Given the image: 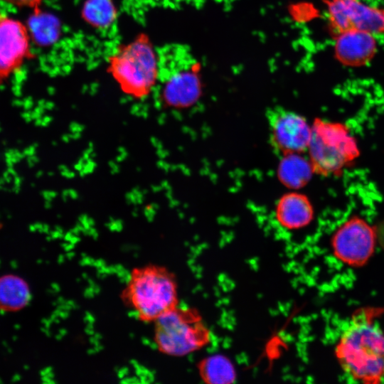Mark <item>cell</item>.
Here are the masks:
<instances>
[{
	"label": "cell",
	"mask_w": 384,
	"mask_h": 384,
	"mask_svg": "<svg viewBox=\"0 0 384 384\" xmlns=\"http://www.w3.org/2000/svg\"><path fill=\"white\" fill-rule=\"evenodd\" d=\"M201 379L208 384H230L235 381L237 372L231 360L220 353L211 354L197 364Z\"/></svg>",
	"instance_id": "obj_13"
},
{
	"label": "cell",
	"mask_w": 384,
	"mask_h": 384,
	"mask_svg": "<svg viewBox=\"0 0 384 384\" xmlns=\"http://www.w3.org/2000/svg\"><path fill=\"white\" fill-rule=\"evenodd\" d=\"M160 58V88L158 97L162 105L182 107L191 104L201 89L200 67L191 52L183 47L169 48ZM158 83V84H159Z\"/></svg>",
	"instance_id": "obj_6"
},
{
	"label": "cell",
	"mask_w": 384,
	"mask_h": 384,
	"mask_svg": "<svg viewBox=\"0 0 384 384\" xmlns=\"http://www.w3.org/2000/svg\"><path fill=\"white\" fill-rule=\"evenodd\" d=\"M31 56L27 27L0 12V82L19 70Z\"/></svg>",
	"instance_id": "obj_10"
},
{
	"label": "cell",
	"mask_w": 384,
	"mask_h": 384,
	"mask_svg": "<svg viewBox=\"0 0 384 384\" xmlns=\"http://www.w3.org/2000/svg\"><path fill=\"white\" fill-rule=\"evenodd\" d=\"M152 324L156 347L166 356H186L211 341L209 327L200 311L193 307L178 304Z\"/></svg>",
	"instance_id": "obj_4"
},
{
	"label": "cell",
	"mask_w": 384,
	"mask_h": 384,
	"mask_svg": "<svg viewBox=\"0 0 384 384\" xmlns=\"http://www.w3.org/2000/svg\"><path fill=\"white\" fill-rule=\"evenodd\" d=\"M383 309L364 307L353 314L336 346V357L354 380L377 384L384 378V331L375 319Z\"/></svg>",
	"instance_id": "obj_1"
},
{
	"label": "cell",
	"mask_w": 384,
	"mask_h": 384,
	"mask_svg": "<svg viewBox=\"0 0 384 384\" xmlns=\"http://www.w3.org/2000/svg\"><path fill=\"white\" fill-rule=\"evenodd\" d=\"M114 9L108 0H90L84 9L89 22L105 26L113 18Z\"/></svg>",
	"instance_id": "obj_15"
},
{
	"label": "cell",
	"mask_w": 384,
	"mask_h": 384,
	"mask_svg": "<svg viewBox=\"0 0 384 384\" xmlns=\"http://www.w3.org/2000/svg\"><path fill=\"white\" fill-rule=\"evenodd\" d=\"M121 299L140 321L152 324L179 304L176 277L167 267L156 264L134 267Z\"/></svg>",
	"instance_id": "obj_2"
},
{
	"label": "cell",
	"mask_w": 384,
	"mask_h": 384,
	"mask_svg": "<svg viewBox=\"0 0 384 384\" xmlns=\"http://www.w3.org/2000/svg\"><path fill=\"white\" fill-rule=\"evenodd\" d=\"M270 144L284 156L308 150L312 127L302 116L282 107L268 111Z\"/></svg>",
	"instance_id": "obj_9"
},
{
	"label": "cell",
	"mask_w": 384,
	"mask_h": 384,
	"mask_svg": "<svg viewBox=\"0 0 384 384\" xmlns=\"http://www.w3.org/2000/svg\"><path fill=\"white\" fill-rule=\"evenodd\" d=\"M108 71L124 94L142 100L156 88L160 58L148 36L140 33L110 56Z\"/></svg>",
	"instance_id": "obj_3"
},
{
	"label": "cell",
	"mask_w": 384,
	"mask_h": 384,
	"mask_svg": "<svg viewBox=\"0 0 384 384\" xmlns=\"http://www.w3.org/2000/svg\"><path fill=\"white\" fill-rule=\"evenodd\" d=\"M376 242L375 226L353 216L336 230L331 246L338 260L349 266L361 267L373 255Z\"/></svg>",
	"instance_id": "obj_8"
},
{
	"label": "cell",
	"mask_w": 384,
	"mask_h": 384,
	"mask_svg": "<svg viewBox=\"0 0 384 384\" xmlns=\"http://www.w3.org/2000/svg\"><path fill=\"white\" fill-rule=\"evenodd\" d=\"M327 24L333 35L347 31L384 36V7L364 0H326Z\"/></svg>",
	"instance_id": "obj_7"
},
{
	"label": "cell",
	"mask_w": 384,
	"mask_h": 384,
	"mask_svg": "<svg viewBox=\"0 0 384 384\" xmlns=\"http://www.w3.org/2000/svg\"><path fill=\"white\" fill-rule=\"evenodd\" d=\"M311 127L308 151L314 172L338 176L359 157L357 141L345 124L316 119Z\"/></svg>",
	"instance_id": "obj_5"
},
{
	"label": "cell",
	"mask_w": 384,
	"mask_h": 384,
	"mask_svg": "<svg viewBox=\"0 0 384 384\" xmlns=\"http://www.w3.org/2000/svg\"><path fill=\"white\" fill-rule=\"evenodd\" d=\"M333 36L334 56L343 66H366L373 60L378 53L377 36L373 34L358 31H347Z\"/></svg>",
	"instance_id": "obj_11"
},
{
	"label": "cell",
	"mask_w": 384,
	"mask_h": 384,
	"mask_svg": "<svg viewBox=\"0 0 384 384\" xmlns=\"http://www.w3.org/2000/svg\"><path fill=\"white\" fill-rule=\"evenodd\" d=\"M377 242L384 250V220L375 226Z\"/></svg>",
	"instance_id": "obj_17"
},
{
	"label": "cell",
	"mask_w": 384,
	"mask_h": 384,
	"mask_svg": "<svg viewBox=\"0 0 384 384\" xmlns=\"http://www.w3.org/2000/svg\"><path fill=\"white\" fill-rule=\"evenodd\" d=\"M277 221L285 229L293 230L308 225L314 218V209L304 195L290 193L282 196L276 206Z\"/></svg>",
	"instance_id": "obj_12"
},
{
	"label": "cell",
	"mask_w": 384,
	"mask_h": 384,
	"mask_svg": "<svg viewBox=\"0 0 384 384\" xmlns=\"http://www.w3.org/2000/svg\"><path fill=\"white\" fill-rule=\"evenodd\" d=\"M31 299L27 282L14 274L0 277V310L15 311L23 309Z\"/></svg>",
	"instance_id": "obj_14"
},
{
	"label": "cell",
	"mask_w": 384,
	"mask_h": 384,
	"mask_svg": "<svg viewBox=\"0 0 384 384\" xmlns=\"http://www.w3.org/2000/svg\"><path fill=\"white\" fill-rule=\"evenodd\" d=\"M11 4L37 9L43 2V0H4Z\"/></svg>",
	"instance_id": "obj_16"
}]
</instances>
